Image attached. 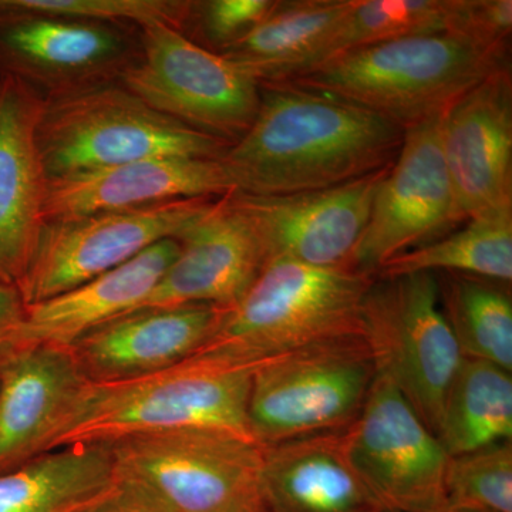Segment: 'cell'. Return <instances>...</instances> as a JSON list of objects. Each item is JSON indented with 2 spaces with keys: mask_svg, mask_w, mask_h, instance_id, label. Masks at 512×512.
Segmentation results:
<instances>
[{
  "mask_svg": "<svg viewBox=\"0 0 512 512\" xmlns=\"http://www.w3.org/2000/svg\"><path fill=\"white\" fill-rule=\"evenodd\" d=\"M45 97L0 80V284L20 289L45 225L47 175L37 147Z\"/></svg>",
  "mask_w": 512,
  "mask_h": 512,
  "instance_id": "cell-16",
  "label": "cell"
},
{
  "mask_svg": "<svg viewBox=\"0 0 512 512\" xmlns=\"http://www.w3.org/2000/svg\"><path fill=\"white\" fill-rule=\"evenodd\" d=\"M266 359L200 349L151 375L87 383L47 440L45 453L178 429L229 431L254 440L248 424L249 392L255 370Z\"/></svg>",
  "mask_w": 512,
  "mask_h": 512,
  "instance_id": "cell-2",
  "label": "cell"
},
{
  "mask_svg": "<svg viewBox=\"0 0 512 512\" xmlns=\"http://www.w3.org/2000/svg\"><path fill=\"white\" fill-rule=\"evenodd\" d=\"M0 80H2V77H0Z\"/></svg>",
  "mask_w": 512,
  "mask_h": 512,
  "instance_id": "cell-35",
  "label": "cell"
},
{
  "mask_svg": "<svg viewBox=\"0 0 512 512\" xmlns=\"http://www.w3.org/2000/svg\"><path fill=\"white\" fill-rule=\"evenodd\" d=\"M215 200L188 198L46 221L19 289L26 305L92 281L157 242L177 239Z\"/></svg>",
  "mask_w": 512,
  "mask_h": 512,
  "instance_id": "cell-10",
  "label": "cell"
},
{
  "mask_svg": "<svg viewBox=\"0 0 512 512\" xmlns=\"http://www.w3.org/2000/svg\"><path fill=\"white\" fill-rule=\"evenodd\" d=\"M448 10L450 0H350L313 69L360 47L446 32Z\"/></svg>",
  "mask_w": 512,
  "mask_h": 512,
  "instance_id": "cell-28",
  "label": "cell"
},
{
  "mask_svg": "<svg viewBox=\"0 0 512 512\" xmlns=\"http://www.w3.org/2000/svg\"><path fill=\"white\" fill-rule=\"evenodd\" d=\"M238 192L220 158L158 157L47 180L45 218L146 207L188 198H220Z\"/></svg>",
  "mask_w": 512,
  "mask_h": 512,
  "instance_id": "cell-19",
  "label": "cell"
},
{
  "mask_svg": "<svg viewBox=\"0 0 512 512\" xmlns=\"http://www.w3.org/2000/svg\"><path fill=\"white\" fill-rule=\"evenodd\" d=\"M360 326L376 375L389 379L437 436L444 400L464 360L441 308L439 276H376Z\"/></svg>",
  "mask_w": 512,
  "mask_h": 512,
  "instance_id": "cell-8",
  "label": "cell"
},
{
  "mask_svg": "<svg viewBox=\"0 0 512 512\" xmlns=\"http://www.w3.org/2000/svg\"><path fill=\"white\" fill-rule=\"evenodd\" d=\"M507 66L510 53L481 49L443 32L350 50L276 84L328 94L407 128L446 113L468 90Z\"/></svg>",
  "mask_w": 512,
  "mask_h": 512,
  "instance_id": "cell-3",
  "label": "cell"
},
{
  "mask_svg": "<svg viewBox=\"0 0 512 512\" xmlns=\"http://www.w3.org/2000/svg\"><path fill=\"white\" fill-rule=\"evenodd\" d=\"M404 128L372 111L291 84H261L254 123L225 151L238 192L326 190L390 167Z\"/></svg>",
  "mask_w": 512,
  "mask_h": 512,
  "instance_id": "cell-1",
  "label": "cell"
},
{
  "mask_svg": "<svg viewBox=\"0 0 512 512\" xmlns=\"http://www.w3.org/2000/svg\"><path fill=\"white\" fill-rule=\"evenodd\" d=\"M265 512H389L350 463L343 430L265 447Z\"/></svg>",
  "mask_w": 512,
  "mask_h": 512,
  "instance_id": "cell-22",
  "label": "cell"
},
{
  "mask_svg": "<svg viewBox=\"0 0 512 512\" xmlns=\"http://www.w3.org/2000/svg\"><path fill=\"white\" fill-rule=\"evenodd\" d=\"M177 241V258L137 309L194 303L231 308L265 266L254 231L228 195L217 198Z\"/></svg>",
  "mask_w": 512,
  "mask_h": 512,
  "instance_id": "cell-18",
  "label": "cell"
},
{
  "mask_svg": "<svg viewBox=\"0 0 512 512\" xmlns=\"http://www.w3.org/2000/svg\"><path fill=\"white\" fill-rule=\"evenodd\" d=\"M116 477L110 444L47 451L0 474V512H74Z\"/></svg>",
  "mask_w": 512,
  "mask_h": 512,
  "instance_id": "cell-24",
  "label": "cell"
},
{
  "mask_svg": "<svg viewBox=\"0 0 512 512\" xmlns=\"http://www.w3.org/2000/svg\"><path fill=\"white\" fill-rule=\"evenodd\" d=\"M439 284L441 308L463 356L512 372V301L504 285L458 274L439 276Z\"/></svg>",
  "mask_w": 512,
  "mask_h": 512,
  "instance_id": "cell-27",
  "label": "cell"
},
{
  "mask_svg": "<svg viewBox=\"0 0 512 512\" xmlns=\"http://www.w3.org/2000/svg\"><path fill=\"white\" fill-rule=\"evenodd\" d=\"M116 476L165 512H265L264 450L239 434L178 429L110 443Z\"/></svg>",
  "mask_w": 512,
  "mask_h": 512,
  "instance_id": "cell-6",
  "label": "cell"
},
{
  "mask_svg": "<svg viewBox=\"0 0 512 512\" xmlns=\"http://www.w3.org/2000/svg\"><path fill=\"white\" fill-rule=\"evenodd\" d=\"M178 252L177 239H164L92 281L28 305L12 346L69 348L97 326L133 312L156 288Z\"/></svg>",
  "mask_w": 512,
  "mask_h": 512,
  "instance_id": "cell-21",
  "label": "cell"
},
{
  "mask_svg": "<svg viewBox=\"0 0 512 512\" xmlns=\"http://www.w3.org/2000/svg\"><path fill=\"white\" fill-rule=\"evenodd\" d=\"M446 512H512V444L451 456Z\"/></svg>",
  "mask_w": 512,
  "mask_h": 512,
  "instance_id": "cell-29",
  "label": "cell"
},
{
  "mask_svg": "<svg viewBox=\"0 0 512 512\" xmlns=\"http://www.w3.org/2000/svg\"><path fill=\"white\" fill-rule=\"evenodd\" d=\"M441 148L461 222L512 210L511 66L448 107Z\"/></svg>",
  "mask_w": 512,
  "mask_h": 512,
  "instance_id": "cell-15",
  "label": "cell"
},
{
  "mask_svg": "<svg viewBox=\"0 0 512 512\" xmlns=\"http://www.w3.org/2000/svg\"><path fill=\"white\" fill-rule=\"evenodd\" d=\"M390 167L326 190L286 195L231 192L228 198L254 231L265 265H350Z\"/></svg>",
  "mask_w": 512,
  "mask_h": 512,
  "instance_id": "cell-14",
  "label": "cell"
},
{
  "mask_svg": "<svg viewBox=\"0 0 512 512\" xmlns=\"http://www.w3.org/2000/svg\"><path fill=\"white\" fill-rule=\"evenodd\" d=\"M20 8L67 18L121 23L138 29L171 26L184 32L192 2L188 0H15Z\"/></svg>",
  "mask_w": 512,
  "mask_h": 512,
  "instance_id": "cell-30",
  "label": "cell"
},
{
  "mask_svg": "<svg viewBox=\"0 0 512 512\" xmlns=\"http://www.w3.org/2000/svg\"><path fill=\"white\" fill-rule=\"evenodd\" d=\"M376 274L355 266L269 262L202 349L281 355L326 340L362 336L360 313Z\"/></svg>",
  "mask_w": 512,
  "mask_h": 512,
  "instance_id": "cell-5",
  "label": "cell"
},
{
  "mask_svg": "<svg viewBox=\"0 0 512 512\" xmlns=\"http://www.w3.org/2000/svg\"><path fill=\"white\" fill-rule=\"evenodd\" d=\"M447 33L481 49L510 53L511 0H450Z\"/></svg>",
  "mask_w": 512,
  "mask_h": 512,
  "instance_id": "cell-32",
  "label": "cell"
},
{
  "mask_svg": "<svg viewBox=\"0 0 512 512\" xmlns=\"http://www.w3.org/2000/svg\"><path fill=\"white\" fill-rule=\"evenodd\" d=\"M433 272L474 276L507 285L512 281V210L474 218L454 234L396 256L376 276Z\"/></svg>",
  "mask_w": 512,
  "mask_h": 512,
  "instance_id": "cell-26",
  "label": "cell"
},
{
  "mask_svg": "<svg viewBox=\"0 0 512 512\" xmlns=\"http://www.w3.org/2000/svg\"><path fill=\"white\" fill-rule=\"evenodd\" d=\"M140 57L120 79L165 116L234 144L254 123L261 86L237 64L171 26L140 29Z\"/></svg>",
  "mask_w": 512,
  "mask_h": 512,
  "instance_id": "cell-9",
  "label": "cell"
},
{
  "mask_svg": "<svg viewBox=\"0 0 512 512\" xmlns=\"http://www.w3.org/2000/svg\"><path fill=\"white\" fill-rule=\"evenodd\" d=\"M141 53L136 26L67 18L0 0V77L42 97L120 82Z\"/></svg>",
  "mask_w": 512,
  "mask_h": 512,
  "instance_id": "cell-11",
  "label": "cell"
},
{
  "mask_svg": "<svg viewBox=\"0 0 512 512\" xmlns=\"http://www.w3.org/2000/svg\"><path fill=\"white\" fill-rule=\"evenodd\" d=\"M26 305L16 286L0 284V350L12 346L26 318Z\"/></svg>",
  "mask_w": 512,
  "mask_h": 512,
  "instance_id": "cell-34",
  "label": "cell"
},
{
  "mask_svg": "<svg viewBox=\"0 0 512 512\" xmlns=\"http://www.w3.org/2000/svg\"><path fill=\"white\" fill-rule=\"evenodd\" d=\"M376 367L362 336L268 357L252 376L248 424L262 447L345 430L362 410Z\"/></svg>",
  "mask_w": 512,
  "mask_h": 512,
  "instance_id": "cell-7",
  "label": "cell"
},
{
  "mask_svg": "<svg viewBox=\"0 0 512 512\" xmlns=\"http://www.w3.org/2000/svg\"><path fill=\"white\" fill-rule=\"evenodd\" d=\"M443 114L404 128L402 148L377 188L350 259L355 268L376 274L396 256L461 224L441 148Z\"/></svg>",
  "mask_w": 512,
  "mask_h": 512,
  "instance_id": "cell-13",
  "label": "cell"
},
{
  "mask_svg": "<svg viewBox=\"0 0 512 512\" xmlns=\"http://www.w3.org/2000/svg\"><path fill=\"white\" fill-rule=\"evenodd\" d=\"M36 136L47 180L150 158H220L231 147L154 110L120 82L46 97Z\"/></svg>",
  "mask_w": 512,
  "mask_h": 512,
  "instance_id": "cell-4",
  "label": "cell"
},
{
  "mask_svg": "<svg viewBox=\"0 0 512 512\" xmlns=\"http://www.w3.org/2000/svg\"><path fill=\"white\" fill-rule=\"evenodd\" d=\"M444 512H446V511H444Z\"/></svg>",
  "mask_w": 512,
  "mask_h": 512,
  "instance_id": "cell-36",
  "label": "cell"
},
{
  "mask_svg": "<svg viewBox=\"0 0 512 512\" xmlns=\"http://www.w3.org/2000/svg\"><path fill=\"white\" fill-rule=\"evenodd\" d=\"M276 0H208L192 2L190 18L185 25L194 28L192 36L201 37L202 47L220 53L234 45L274 8Z\"/></svg>",
  "mask_w": 512,
  "mask_h": 512,
  "instance_id": "cell-31",
  "label": "cell"
},
{
  "mask_svg": "<svg viewBox=\"0 0 512 512\" xmlns=\"http://www.w3.org/2000/svg\"><path fill=\"white\" fill-rule=\"evenodd\" d=\"M437 437L450 456L511 443V372L464 357L444 400Z\"/></svg>",
  "mask_w": 512,
  "mask_h": 512,
  "instance_id": "cell-25",
  "label": "cell"
},
{
  "mask_svg": "<svg viewBox=\"0 0 512 512\" xmlns=\"http://www.w3.org/2000/svg\"><path fill=\"white\" fill-rule=\"evenodd\" d=\"M74 512H165L130 481L116 477L109 488Z\"/></svg>",
  "mask_w": 512,
  "mask_h": 512,
  "instance_id": "cell-33",
  "label": "cell"
},
{
  "mask_svg": "<svg viewBox=\"0 0 512 512\" xmlns=\"http://www.w3.org/2000/svg\"><path fill=\"white\" fill-rule=\"evenodd\" d=\"M350 0H276L247 36L220 55L261 84L285 83L318 63Z\"/></svg>",
  "mask_w": 512,
  "mask_h": 512,
  "instance_id": "cell-23",
  "label": "cell"
},
{
  "mask_svg": "<svg viewBox=\"0 0 512 512\" xmlns=\"http://www.w3.org/2000/svg\"><path fill=\"white\" fill-rule=\"evenodd\" d=\"M350 463L389 512H444L451 456L389 379L376 375L343 430Z\"/></svg>",
  "mask_w": 512,
  "mask_h": 512,
  "instance_id": "cell-12",
  "label": "cell"
},
{
  "mask_svg": "<svg viewBox=\"0 0 512 512\" xmlns=\"http://www.w3.org/2000/svg\"><path fill=\"white\" fill-rule=\"evenodd\" d=\"M222 312L204 303L136 309L90 330L69 349L89 383L136 379L204 348L217 332Z\"/></svg>",
  "mask_w": 512,
  "mask_h": 512,
  "instance_id": "cell-17",
  "label": "cell"
},
{
  "mask_svg": "<svg viewBox=\"0 0 512 512\" xmlns=\"http://www.w3.org/2000/svg\"><path fill=\"white\" fill-rule=\"evenodd\" d=\"M87 383L69 348L0 350V474L45 453Z\"/></svg>",
  "mask_w": 512,
  "mask_h": 512,
  "instance_id": "cell-20",
  "label": "cell"
}]
</instances>
